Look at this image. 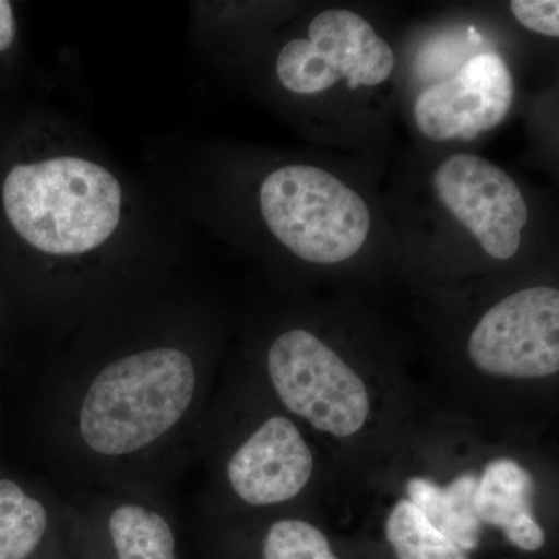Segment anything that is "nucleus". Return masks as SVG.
Returning <instances> with one entry per match:
<instances>
[{"mask_svg":"<svg viewBox=\"0 0 559 559\" xmlns=\"http://www.w3.org/2000/svg\"><path fill=\"white\" fill-rule=\"evenodd\" d=\"M95 331L44 385V447L84 488L165 498L200 441L207 367L179 316Z\"/></svg>","mask_w":559,"mask_h":559,"instance_id":"f257e3e1","label":"nucleus"},{"mask_svg":"<svg viewBox=\"0 0 559 559\" xmlns=\"http://www.w3.org/2000/svg\"><path fill=\"white\" fill-rule=\"evenodd\" d=\"M0 213L32 255L53 267H68L112 240L123 219L124 190L109 168L87 157H28L13 162L3 173Z\"/></svg>","mask_w":559,"mask_h":559,"instance_id":"f03ea898","label":"nucleus"},{"mask_svg":"<svg viewBox=\"0 0 559 559\" xmlns=\"http://www.w3.org/2000/svg\"><path fill=\"white\" fill-rule=\"evenodd\" d=\"M260 210L271 234L308 263H342L369 238L366 201L336 176L311 165L270 173L260 187Z\"/></svg>","mask_w":559,"mask_h":559,"instance_id":"7ed1b4c3","label":"nucleus"},{"mask_svg":"<svg viewBox=\"0 0 559 559\" xmlns=\"http://www.w3.org/2000/svg\"><path fill=\"white\" fill-rule=\"evenodd\" d=\"M264 367L280 403L312 428L347 439L366 425V382L311 331L280 333L267 348Z\"/></svg>","mask_w":559,"mask_h":559,"instance_id":"20e7f679","label":"nucleus"},{"mask_svg":"<svg viewBox=\"0 0 559 559\" xmlns=\"http://www.w3.org/2000/svg\"><path fill=\"white\" fill-rule=\"evenodd\" d=\"M73 559H180L178 528L165 498L84 488L64 500Z\"/></svg>","mask_w":559,"mask_h":559,"instance_id":"39448f33","label":"nucleus"},{"mask_svg":"<svg viewBox=\"0 0 559 559\" xmlns=\"http://www.w3.org/2000/svg\"><path fill=\"white\" fill-rule=\"evenodd\" d=\"M395 68L388 43L370 22L349 10H325L312 20L308 39H293L277 57V76L293 94H319L347 80L349 90L378 86Z\"/></svg>","mask_w":559,"mask_h":559,"instance_id":"423d86ee","label":"nucleus"},{"mask_svg":"<svg viewBox=\"0 0 559 559\" xmlns=\"http://www.w3.org/2000/svg\"><path fill=\"white\" fill-rule=\"evenodd\" d=\"M477 370L492 377L538 380L559 370V293L533 286L489 308L468 341Z\"/></svg>","mask_w":559,"mask_h":559,"instance_id":"0eeeda50","label":"nucleus"},{"mask_svg":"<svg viewBox=\"0 0 559 559\" xmlns=\"http://www.w3.org/2000/svg\"><path fill=\"white\" fill-rule=\"evenodd\" d=\"M433 187L444 207L489 257L516 255L528 207L520 187L502 168L473 154H455L437 168Z\"/></svg>","mask_w":559,"mask_h":559,"instance_id":"6e6552de","label":"nucleus"},{"mask_svg":"<svg viewBox=\"0 0 559 559\" xmlns=\"http://www.w3.org/2000/svg\"><path fill=\"white\" fill-rule=\"evenodd\" d=\"M314 471V455L293 419L267 415L241 436L223 462L231 498L249 509H271L304 491Z\"/></svg>","mask_w":559,"mask_h":559,"instance_id":"1a4fd4ad","label":"nucleus"},{"mask_svg":"<svg viewBox=\"0 0 559 559\" xmlns=\"http://www.w3.org/2000/svg\"><path fill=\"white\" fill-rule=\"evenodd\" d=\"M514 102V80L498 53L471 58L457 75L423 92L414 106L418 130L433 142L476 139L499 127Z\"/></svg>","mask_w":559,"mask_h":559,"instance_id":"9d476101","label":"nucleus"},{"mask_svg":"<svg viewBox=\"0 0 559 559\" xmlns=\"http://www.w3.org/2000/svg\"><path fill=\"white\" fill-rule=\"evenodd\" d=\"M0 559H73L64 502L5 471L0 473Z\"/></svg>","mask_w":559,"mask_h":559,"instance_id":"9b49d317","label":"nucleus"},{"mask_svg":"<svg viewBox=\"0 0 559 559\" xmlns=\"http://www.w3.org/2000/svg\"><path fill=\"white\" fill-rule=\"evenodd\" d=\"M533 479L511 459H496L477 477L476 511L481 524L502 530L521 550L536 551L546 543L532 510Z\"/></svg>","mask_w":559,"mask_h":559,"instance_id":"f8f14e48","label":"nucleus"},{"mask_svg":"<svg viewBox=\"0 0 559 559\" xmlns=\"http://www.w3.org/2000/svg\"><path fill=\"white\" fill-rule=\"evenodd\" d=\"M407 495L432 527L443 533L465 551L479 546L481 522L477 516V476L465 473L447 487L423 477H412L406 485Z\"/></svg>","mask_w":559,"mask_h":559,"instance_id":"ddd939ff","label":"nucleus"},{"mask_svg":"<svg viewBox=\"0 0 559 559\" xmlns=\"http://www.w3.org/2000/svg\"><path fill=\"white\" fill-rule=\"evenodd\" d=\"M385 535L396 559H468L466 551L432 527L409 499L399 500L390 511Z\"/></svg>","mask_w":559,"mask_h":559,"instance_id":"4468645a","label":"nucleus"},{"mask_svg":"<svg viewBox=\"0 0 559 559\" xmlns=\"http://www.w3.org/2000/svg\"><path fill=\"white\" fill-rule=\"evenodd\" d=\"M260 551L261 559H340L318 527L293 518L267 525Z\"/></svg>","mask_w":559,"mask_h":559,"instance_id":"2eb2a0df","label":"nucleus"},{"mask_svg":"<svg viewBox=\"0 0 559 559\" xmlns=\"http://www.w3.org/2000/svg\"><path fill=\"white\" fill-rule=\"evenodd\" d=\"M511 13L528 31L539 35L558 38L559 2L558 0H513Z\"/></svg>","mask_w":559,"mask_h":559,"instance_id":"dca6fc26","label":"nucleus"},{"mask_svg":"<svg viewBox=\"0 0 559 559\" xmlns=\"http://www.w3.org/2000/svg\"><path fill=\"white\" fill-rule=\"evenodd\" d=\"M17 24L11 2L0 0V53H5L16 40Z\"/></svg>","mask_w":559,"mask_h":559,"instance_id":"f3484780","label":"nucleus"},{"mask_svg":"<svg viewBox=\"0 0 559 559\" xmlns=\"http://www.w3.org/2000/svg\"><path fill=\"white\" fill-rule=\"evenodd\" d=\"M2 471H3V469H2V466H0V473H2Z\"/></svg>","mask_w":559,"mask_h":559,"instance_id":"a211bd4d","label":"nucleus"}]
</instances>
